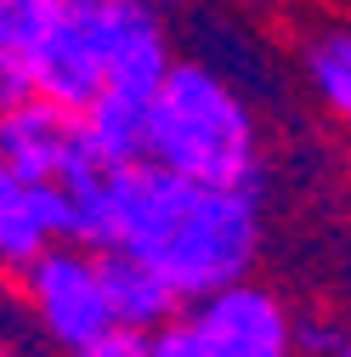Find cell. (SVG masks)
Wrapping results in <instances>:
<instances>
[{
  "mask_svg": "<svg viewBox=\"0 0 351 357\" xmlns=\"http://www.w3.org/2000/svg\"><path fill=\"white\" fill-rule=\"evenodd\" d=\"M102 159L91 130H85V114L52 97H17L0 108V165H12L23 176H40V182H63L79 165Z\"/></svg>",
  "mask_w": 351,
  "mask_h": 357,
  "instance_id": "cell-6",
  "label": "cell"
},
{
  "mask_svg": "<svg viewBox=\"0 0 351 357\" xmlns=\"http://www.w3.org/2000/svg\"><path fill=\"white\" fill-rule=\"evenodd\" d=\"M23 12H29V6H0V108L34 91V85H29V74H23V63H17V34H23Z\"/></svg>",
  "mask_w": 351,
  "mask_h": 357,
  "instance_id": "cell-10",
  "label": "cell"
},
{
  "mask_svg": "<svg viewBox=\"0 0 351 357\" xmlns=\"http://www.w3.org/2000/svg\"><path fill=\"white\" fill-rule=\"evenodd\" d=\"M17 63L40 97L85 108L108 85L159 97L176 57L153 0H29Z\"/></svg>",
  "mask_w": 351,
  "mask_h": 357,
  "instance_id": "cell-2",
  "label": "cell"
},
{
  "mask_svg": "<svg viewBox=\"0 0 351 357\" xmlns=\"http://www.w3.org/2000/svg\"><path fill=\"white\" fill-rule=\"evenodd\" d=\"M119 244L153 261L187 301L227 289L260 261V188L198 182L136 159L125 182Z\"/></svg>",
  "mask_w": 351,
  "mask_h": 357,
  "instance_id": "cell-1",
  "label": "cell"
},
{
  "mask_svg": "<svg viewBox=\"0 0 351 357\" xmlns=\"http://www.w3.org/2000/svg\"><path fill=\"white\" fill-rule=\"evenodd\" d=\"M345 357H351V340H345Z\"/></svg>",
  "mask_w": 351,
  "mask_h": 357,
  "instance_id": "cell-13",
  "label": "cell"
},
{
  "mask_svg": "<svg viewBox=\"0 0 351 357\" xmlns=\"http://www.w3.org/2000/svg\"><path fill=\"white\" fill-rule=\"evenodd\" d=\"M306 74H312L318 97H323L340 119H351V34H323V40H312V52H306Z\"/></svg>",
  "mask_w": 351,
  "mask_h": 357,
  "instance_id": "cell-9",
  "label": "cell"
},
{
  "mask_svg": "<svg viewBox=\"0 0 351 357\" xmlns=\"http://www.w3.org/2000/svg\"><path fill=\"white\" fill-rule=\"evenodd\" d=\"M0 6H29V0H0Z\"/></svg>",
  "mask_w": 351,
  "mask_h": 357,
  "instance_id": "cell-11",
  "label": "cell"
},
{
  "mask_svg": "<svg viewBox=\"0 0 351 357\" xmlns=\"http://www.w3.org/2000/svg\"><path fill=\"white\" fill-rule=\"evenodd\" d=\"M295 351L289 306L249 278L210 289L182 306V318L153 335V357H283Z\"/></svg>",
  "mask_w": 351,
  "mask_h": 357,
  "instance_id": "cell-4",
  "label": "cell"
},
{
  "mask_svg": "<svg viewBox=\"0 0 351 357\" xmlns=\"http://www.w3.org/2000/svg\"><path fill=\"white\" fill-rule=\"evenodd\" d=\"M68 238V215H63V188L23 176L12 165H0V266L23 273V266Z\"/></svg>",
  "mask_w": 351,
  "mask_h": 357,
  "instance_id": "cell-7",
  "label": "cell"
},
{
  "mask_svg": "<svg viewBox=\"0 0 351 357\" xmlns=\"http://www.w3.org/2000/svg\"><path fill=\"white\" fill-rule=\"evenodd\" d=\"M148 165L227 188H260V125L221 74L170 63L148 114Z\"/></svg>",
  "mask_w": 351,
  "mask_h": 357,
  "instance_id": "cell-3",
  "label": "cell"
},
{
  "mask_svg": "<svg viewBox=\"0 0 351 357\" xmlns=\"http://www.w3.org/2000/svg\"><path fill=\"white\" fill-rule=\"evenodd\" d=\"M102 284H108V301H114V318L125 329H136V335L170 329L176 318H182V306H187V295L176 289L153 261H142L125 244L102 250Z\"/></svg>",
  "mask_w": 351,
  "mask_h": 357,
  "instance_id": "cell-8",
  "label": "cell"
},
{
  "mask_svg": "<svg viewBox=\"0 0 351 357\" xmlns=\"http://www.w3.org/2000/svg\"><path fill=\"white\" fill-rule=\"evenodd\" d=\"M153 6H170V0H153Z\"/></svg>",
  "mask_w": 351,
  "mask_h": 357,
  "instance_id": "cell-12",
  "label": "cell"
},
{
  "mask_svg": "<svg viewBox=\"0 0 351 357\" xmlns=\"http://www.w3.org/2000/svg\"><path fill=\"white\" fill-rule=\"evenodd\" d=\"M23 301L34 329L74 357H97V346L119 329L108 284H102V250L74 238H57L23 266Z\"/></svg>",
  "mask_w": 351,
  "mask_h": 357,
  "instance_id": "cell-5",
  "label": "cell"
}]
</instances>
